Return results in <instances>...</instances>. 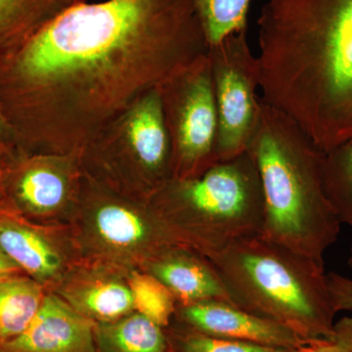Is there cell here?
<instances>
[{
    "mask_svg": "<svg viewBox=\"0 0 352 352\" xmlns=\"http://www.w3.org/2000/svg\"><path fill=\"white\" fill-rule=\"evenodd\" d=\"M208 52L192 0H78L0 60V106L21 151L80 152Z\"/></svg>",
    "mask_w": 352,
    "mask_h": 352,
    "instance_id": "1",
    "label": "cell"
},
{
    "mask_svg": "<svg viewBox=\"0 0 352 352\" xmlns=\"http://www.w3.org/2000/svg\"><path fill=\"white\" fill-rule=\"evenodd\" d=\"M258 32L261 98L321 151L352 139V0H268Z\"/></svg>",
    "mask_w": 352,
    "mask_h": 352,
    "instance_id": "2",
    "label": "cell"
},
{
    "mask_svg": "<svg viewBox=\"0 0 352 352\" xmlns=\"http://www.w3.org/2000/svg\"><path fill=\"white\" fill-rule=\"evenodd\" d=\"M258 124L247 151L261 178V236L324 264L340 221L324 188V152L288 116L259 97Z\"/></svg>",
    "mask_w": 352,
    "mask_h": 352,
    "instance_id": "3",
    "label": "cell"
},
{
    "mask_svg": "<svg viewBox=\"0 0 352 352\" xmlns=\"http://www.w3.org/2000/svg\"><path fill=\"white\" fill-rule=\"evenodd\" d=\"M208 258L233 305L288 328L307 342L332 332L336 311L323 263L261 235Z\"/></svg>",
    "mask_w": 352,
    "mask_h": 352,
    "instance_id": "4",
    "label": "cell"
},
{
    "mask_svg": "<svg viewBox=\"0 0 352 352\" xmlns=\"http://www.w3.org/2000/svg\"><path fill=\"white\" fill-rule=\"evenodd\" d=\"M151 198L168 237L208 258L263 231L261 178L248 151L196 177L171 178Z\"/></svg>",
    "mask_w": 352,
    "mask_h": 352,
    "instance_id": "5",
    "label": "cell"
},
{
    "mask_svg": "<svg viewBox=\"0 0 352 352\" xmlns=\"http://www.w3.org/2000/svg\"><path fill=\"white\" fill-rule=\"evenodd\" d=\"M80 163L148 197L170 180L173 152L160 88L139 97L94 134L80 150Z\"/></svg>",
    "mask_w": 352,
    "mask_h": 352,
    "instance_id": "6",
    "label": "cell"
},
{
    "mask_svg": "<svg viewBox=\"0 0 352 352\" xmlns=\"http://www.w3.org/2000/svg\"><path fill=\"white\" fill-rule=\"evenodd\" d=\"M159 88L173 152V178L201 175L217 163V113L208 54Z\"/></svg>",
    "mask_w": 352,
    "mask_h": 352,
    "instance_id": "7",
    "label": "cell"
},
{
    "mask_svg": "<svg viewBox=\"0 0 352 352\" xmlns=\"http://www.w3.org/2000/svg\"><path fill=\"white\" fill-rule=\"evenodd\" d=\"M217 113V162L247 151L259 118L261 85L258 56L248 43L247 32L230 34L208 47Z\"/></svg>",
    "mask_w": 352,
    "mask_h": 352,
    "instance_id": "8",
    "label": "cell"
},
{
    "mask_svg": "<svg viewBox=\"0 0 352 352\" xmlns=\"http://www.w3.org/2000/svg\"><path fill=\"white\" fill-rule=\"evenodd\" d=\"M80 152L68 154H29L14 157L0 206L25 215L51 214L73 195Z\"/></svg>",
    "mask_w": 352,
    "mask_h": 352,
    "instance_id": "9",
    "label": "cell"
},
{
    "mask_svg": "<svg viewBox=\"0 0 352 352\" xmlns=\"http://www.w3.org/2000/svg\"><path fill=\"white\" fill-rule=\"evenodd\" d=\"M173 320L220 339L286 349H298L307 344L288 328L224 300L177 305Z\"/></svg>",
    "mask_w": 352,
    "mask_h": 352,
    "instance_id": "10",
    "label": "cell"
},
{
    "mask_svg": "<svg viewBox=\"0 0 352 352\" xmlns=\"http://www.w3.org/2000/svg\"><path fill=\"white\" fill-rule=\"evenodd\" d=\"M95 325L57 296H44L29 327L0 352H97Z\"/></svg>",
    "mask_w": 352,
    "mask_h": 352,
    "instance_id": "11",
    "label": "cell"
},
{
    "mask_svg": "<svg viewBox=\"0 0 352 352\" xmlns=\"http://www.w3.org/2000/svg\"><path fill=\"white\" fill-rule=\"evenodd\" d=\"M160 251L148 268L170 289L177 305L210 300L233 303L214 264L203 252L166 245Z\"/></svg>",
    "mask_w": 352,
    "mask_h": 352,
    "instance_id": "12",
    "label": "cell"
},
{
    "mask_svg": "<svg viewBox=\"0 0 352 352\" xmlns=\"http://www.w3.org/2000/svg\"><path fill=\"white\" fill-rule=\"evenodd\" d=\"M0 249L36 281L54 276L61 258L45 237L12 214L0 212Z\"/></svg>",
    "mask_w": 352,
    "mask_h": 352,
    "instance_id": "13",
    "label": "cell"
},
{
    "mask_svg": "<svg viewBox=\"0 0 352 352\" xmlns=\"http://www.w3.org/2000/svg\"><path fill=\"white\" fill-rule=\"evenodd\" d=\"M78 0H0V60L20 50Z\"/></svg>",
    "mask_w": 352,
    "mask_h": 352,
    "instance_id": "14",
    "label": "cell"
},
{
    "mask_svg": "<svg viewBox=\"0 0 352 352\" xmlns=\"http://www.w3.org/2000/svg\"><path fill=\"white\" fill-rule=\"evenodd\" d=\"M95 226L100 237L115 247H135L173 242L161 224L154 226L144 214L122 201L104 199L95 210Z\"/></svg>",
    "mask_w": 352,
    "mask_h": 352,
    "instance_id": "15",
    "label": "cell"
},
{
    "mask_svg": "<svg viewBox=\"0 0 352 352\" xmlns=\"http://www.w3.org/2000/svg\"><path fill=\"white\" fill-rule=\"evenodd\" d=\"M97 352H173L164 328L139 314L96 323Z\"/></svg>",
    "mask_w": 352,
    "mask_h": 352,
    "instance_id": "16",
    "label": "cell"
},
{
    "mask_svg": "<svg viewBox=\"0 0 352 352\" xmlns=\"http://www.w3.org/2000/svg\"><path fill=\"white\" fill-rule=\"evenodd\" d=\"M43 298L41 284L28 275L0 278V349L29 327Z\"/></svg>",
    "mask_w": 352,
    "mask_h": 352,
    "instance_id": "17",
    "label": "cell"
},
{
    "mask_svg": "<svg viewBox=\"0 0 352 352\" xmlns=\"http://www.w3.org/2000/svg\"><path fill=\"white\" fill-rule=\"evenodd\" d=\"M322 176L326 195L340 223L352 227V139L324 152Z\"/></svg>",
    "mask_w": 352,
    "mask_h": 352,
    "instance_id": "18",
    "label": "cell"
},
{
    "mask_svg": "<svg viewBox=\"0 0 352 352\" xmlns=\"http://www.w3.org/2000/svg\"><path fill=\"white\" fill-rule=\"evenodd\" d=\"M208 47L230 34L247 32L252 0H192Z\"/></svg>",
    "mask_w": 352,
    "mask_h": 352,
    "instance_id": "19",
    "label": "cell"
},
{
    "mask_svg": "<svg viewBox=\"0 0 352 352\" xmlns=\"http://www.w3.org/2000/svg\"><path fill=\"white\" fill-rule=\"evenodd\" d=\"M78 312L99 323L119 320L134 309L129 287L107 282L89 287L75 302Z\"/></svg>",
    "mask_w": 352,
    "mask_h": 352,
    "instance_id": "20",
    "label": "cell"
},
{
    "mask_svg": "<svg viewBox=\"0 0 352 352\" xmlns=\"http://www.w3.org/2000/svg\"><path fill=\"white\" fill-rule=\"evenodd\" d=\"M164 331L173 352H298V349H279L210 337L173 320Z\"/></svg>",
    "mask_w": 352,
    "mask_h": 352,
    "instance_id": "21",
    "label": "cell"
},
{
    "mask_svg": "<svg viewBox=\"0 0 352 352\" xmlns=\"http://www.w3.org/2000/svg\"><path fill=\"white\" fill-rule=\"evenodd\" d=\"M134 309L166 328L175 317L176 300L170 289L152 274H134L129 282Z\"/></svg>",
    "mask_w": 352,
    "mask_h": 352,
    "instance_id": "22",
    "label": "cell"
},
{
    "mask_svg": "<svg viewBox=\"0 0 352 352\" xmlns=\"http://www.w3.org/2000/svg\"><path fill=\"white\" fill-rule=\"evenodd\" d=\"M298 352H352V316L335 322L330 335L307 342Z\"/></svg>",
    "mask_w": 352,
    "mask_h": 352,
    "instance_id": "23",
    "label": "cell"
},
{
    "mask_svg": "<svg viewBox=\"0 0 352 352\" xmlns=\"http://www.w3.org/2000/svg\"><path fill=\"white\" fill-rule=\"evenodd\" d=\"M327 285L336 314L352 311V280L330 272L327 273Z\"/></svg>",
    "mask_w": 352,
    "mask_h": 352,
    "instance_id": "24",
    "label": "cell"
},
{
    "mask_svg": "<svg viewBox=\"0 0 352 352\" xmlns=\"http://www.w3.org/2000/svg\"><path fill=\"white\" fill-rule=\"evenodd\" d=\"M0 148L9 150V151H19L17 142H16L15 136L13 131H11L8 122L4 117L3 112L0 106Z\"/></svg>",
    "mask_w": 352,
    "mask_h": 352,
    "instance_id": "25",
    "label": "cell"
},
{
    "mask_svg": "<svg viewBox=\"0 0 352 352\" xmlns=\"http://www.w3.org/2000/svg\"><path fill=\"white\" fill-rule=\"evenodd\" d=\"M20 152L9 151L0 148V201L3 197L4 185H6L7 175L12 164L14 157Z\"/></svg>",
    "mask_w": 352,
    "mask_h": 352,
    "instance_id": "26",
    "label": "cell"
},
{
    "mask_svg": "<svg viewBox=\"0 0 352 352\" xmlns=\"http://www.w3.org/2000/svg\"><path fill=\"white\" fill-rule=\"evenodd\" d=\"M22 273L23 271L20 270L19 266L11 261L0 249V278L22 274Z\"/></svg>",
    "mask_w": 352,
    "mask_h": 352,
    "instance_id": "27",
    "label": "cell"
},
{
    "mask_svg": "<svg viewBox=\"0 0 352 352\" xmlns=\"http://www.w3.org/2000/svg\"><path fill=\"white\" fill-rule=\"evenodd\" d=\"M349 267H351L352 270V244H351V254H349Z\"/></svg>",
    "mask_w": 352,
    "mask_h": 352,
    "instance_id": "28",
    "label": "cell"
}]
</instances>
